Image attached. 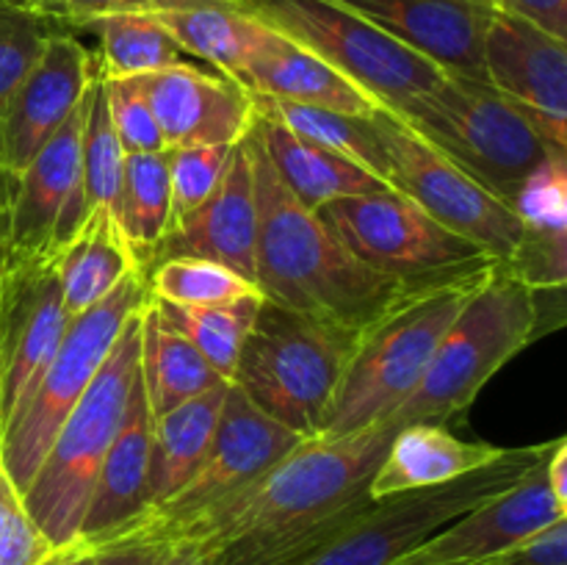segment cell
I'll return each instance as SVG.
<instances>
[{"label":"cell","mask_w":567,"mask_h":565,"mask_svg":"<svg viewBox=\"0 0 567 565\" xmlns=\"http://www.w3.org/2000/svg\"><path fill=\"white\" fill-rule=\"evenodd\" d=\"M393 432L385 421L305 438L269 474L181 526L164 546L194 543L214 565H305L374 502L371 476Z\"/></svg>","instance_id":"6da1fadb"},{"label":"cell","mask_w":567,"mask_h":565,"mask_svg":"<svg viewBox=\"0 0 567 565\" xmlns=\"http://www.w3.org/2000/svg\"><path fill=\"white\" fill-rule=\"evenodd\" d=\"M252 158L258 242L255 286L264 299L297 314L363 327L404 286L360 264L319 216L280 181L258 136L247 133Z\"/></svg>","instance_id":"7a4b0ae2"},{"label":"cell","mask_w":567,"mask_h":565,"mask_svg":"<svg viewBox=\"0 0 567 565\" xmlns=\"http://www.w3.org/2000/svg\"><path fill=\"white\" fill-rule=\"evenodd\" d=\"M498 260H480L432 280L404 286L360 330L338 386L324 435H349L385 424L419 388L443 336Z\"/></svg>","instance_id":"3957f363"},{"label":"cell","mask_w":567,"mask_h":565,"mask_svg":"<svg viewBox=\"0 0 567 565\" xmlns=\"http://www.w3.org/2000/svg\"><path fill=\"white\" fill-rule=\"evenodd\" d=\"M360 330L363 327L316 319L264 299L233 382L255 408L299 438L324 435Z\"/></svg>","instance_id":"277c9868"},{"label":"cell","mask_w":567,"mask_h":565,"mask_svg":"<svg viewBox=\"0 0 567 565\" xmlns=\"http://www.w3.org/2000/svg\"><path fill=\"white\" fill-rule=\"evenodd\" d=\"M543 332L537 291L507 266L496 264L485 286L449 327L419 388L388 421L396 430L408 424H449Z\"/></svg>","instance_id":"5b68a950"},{"label":"cell","mask_w":567,"mask_h":565,"mask_svg":"<svg viewBox=\"0 0 567 565\" xmlns=\"http://www.w3.org/2000/svg\"><path fill=\"white\" fill-rule=\"evenodd\" d=\"M142 308L127 316L94 382L59 427L31 485L22 491L28 513L55 548L78 541L97 471L125 421L138 380Z\"/></svg>","instance_id":"8992f818"},{"label":"cell","mask_w":567,"mask_h":565,"mask_svg":"<svg viewBox=\"0 0 567 565\" xmlns=\"http://www.w3.org/2000/svg\"><path fill=\"white\" fill-rule=\"evenodd\" d=\"M393 114L504 205L543 158L567 153L551 147L535 122L482 78L446 75Z\"/></svg>","instance_id":"52a82bcc"},{"label":"cell","mask_w":567,"mask_h":565,"mask_svg":"<svg viewBox=\"0 0 567 565\" xmlns=\"http://www.w3.org/2000/svg\"><path fill=\"white\" fill-rule=\"evenodd\" d=\"M554 446H557V438L546 443H532V446H504V452L493 463L460 480L374 499L305 565L402 563L443 526L524 480L535 465H540L551 454Z\"/></svg>","instance_id":"ba28073f"},{"label":"cell","mask_w":567,"mask_h":565,"mask_svg":"<svg viewBox=\"0 0 567 565\" xmlns=\"http://www.w3.org/2000/svg\"><path fill=\"white\" fill-rule=\"evenodd\" d=\"M280 37L319 55L382 109L399 111L441 86L446 72L336 0H233Z\"/></svg>","instance_id":"9c48e42d"},{"label":"cell","mask_w":567,"mask_h":565,"mask_svg":"<svg viewBox=\"0 0 567 565\" xmlns=\"http://www.w3.org/2000/svg\"><path fill=\"white\" fill-rule=\"evenodd\" d=\"M147 297L144 271H131L103 302L70 321L33 391L0 430V465L20 493L31 485L59 427L94 382L127 316L142 308Z\"/></svg>","instance_id":"30bf717a"},{"label":"cell","mask_w":567,"mask_h":565,"mask_svg":"<svg viewBox=\"0 0 567 565\" xmlns=\"http://www.w3.org/2000/svg\"><path fill=\"white\" fill-rule=\"evenodd\" d=\"M371 122L385 155L388 188L413 199L437 225L476 244L498 264L509 260L526 233L509 205L465 175L393 111L377 109Z\"/></svg>","instance_id":"8fae6325"},{"label":"cell","mask_w":567,"mask_h":565,"mask_svg":"<svg viewBox=\"0 0 567 565\" xmlns=\"http://www.w3.org/2000/svg\"><path fill=\"white\" fill-rule=\"evenodd\" d=\"M299 441H305V438L269 419L264 410L249 402L247 393L236 382H230L214 441H210L197 471L188 476L186 485L169 502L155 507L153 513L144 515L142 521H136L131 530L122 532L111 543L164 546L181 526L192 524L208 510L230 502L233 496L247 491L260 476L269 474ZM111 543H105V546H111Z\"/></svg>","instance_id":"7c38bea8"},{"label":"cell","mask_w":567,"mask_h":565,"mask_svg":"<svg viewBox=\"0 0 567 565\" xmlns=\"http://www.w3.org/2000/svg\"><path fill=\"white\" fill-rule=\"evenodd\" d=\"M319 216L360 264L396 286H413L493 260L393 188L336 199L319 208Z\"/></svg>","instance_id":"4fadbf2b"},{"label":"cell","mask_w":567,"mask_h":565,"mask_svg":"<svg viewBox=\"0 0 567 565\" xmlns=\"http://www.w3.org/2000/svg\"><path fill=\"white\" fill-rule=\"evenodd\" d=\"M86 97L17 175H0V260H59L86 219L81 133Z\"/></svg>","instance_id":"5bb4252c"},{"label":"cell","mask_w":567,"mask_h":565,"mask_svg":"<svg viewBox=\"0 0 567 565\" xmlns=\"http://www.w3.org/2000/svg\"><path fill=\"white\" fill-rule=\"evenodd\" d=\"M70 321L55 260H0V430L33 391Z\"/></svg>","instance_id":"9a60e30c"},{"label":"cell","mask_w":567,"mask_h":565,"mask_svg":"<svg viewBox=\"0 0 567 565\" xmlns=\"http://www.w3.org/2000/svg\"><path fill=\"white\" fill-rule=\"evenodd\" d=\"M482 75L518 105L551 147L567 150V44L493 9L482 39Z\"/></svg>","instance_id":"2e32d148"},{"label":"cell","mask_w":567,"mask_h":565,"mask_svg":"<svg viewBox=\"0 0 567 565\" xmlns=\"http://www.w3.org/2000/svg\"><path fill=\"white\" fill-rule=\"evenodd\" d=\"M94 78L92 50L72 31L53 33L42 59L0 114V175L11 177L31 164L83 103Z\"/></svg>","instance_id":"e0dca14e"},{"label":"cell","mask_w":567,"mask_h":565,"mask_svg":"<svg viewBox=\"0 0 567 565\" xmlns=\"http://www.w3.org/2000/svg\"><path fill=\"white\" fill-rule=\"evenodd\" d=\"M138 86L147 94L164 150L194 144L233 147L252 131V94L214 70L177 64L138 78Z\"/></svg>","instance_id":"ac0fdd59"},{"label":"cell","mask_w":567,"mask_h":565,"mask_svg":"<svg viewBox=\"0 0 567 565\" xmlns=\"http://www.w3.org/2000/svg\"><path fill=\"white\" fill-rule=\"evenodd\" d=\"M546 460L491 502L443 526L396 565L482 563L526 541L543 526L567 518V507L548 485Z\"/></svg>","instance_id":"d6986e66"},{"label":"cell","mask_w":567,"mask_h":565,"mask_svg":"<svg viewBox=\"0 0 567 565\" xmlns=\"http://www.w3.org/2000/svg\"><path fill=\"white\" fill-rule=\"evenodd\" d=\"M415 50L446 75L482 78V39L493 6L482 0H336Z\"/></svg>","instance_id":"ffe728a7"},{"label":"cell","mask_w":567,"mask_h":565,"mask_svg":"<svg viewBox=\"0 0 567 565\" xmlns=\"http://www.w3.org/2000/svg\"><path fill=\"white\" fill-rule=\"evenodd\" d=\"M255 242H258V205H255L252 158L244 138L233 147L225 175L214 194L197 210L169 227L155 260H216L255 282Z\"/></svg>","instance_id":"44dd1931"},{"label":"cell","mask_w":567,"mask_h":565,"mask_svg":"<svg viewBox=\"0 0 567 565\" xmlns=\"http://www.w3.org/2000/svg\"><path fill=\"white\" fill-rule=\"evenodd\" d=\"M150 460H153V413L142 380H136L125 421L94 480L78 541L86 543L89 548H100L147 515Z\"/></svg>","instance_id":"7402d4cb"},{"label":"cell","mask_w":567,"mask_h":565,"mask_svg":"<svg viewBox=\"0 0 567 565\" xmlns=\"http://www.w3.org/2000/svg\"><path fill=\"white\" fill-rule=\"evenodd\" d=\"M238 86L252 97L282 100V103L310 105V109L341 111L352 116H371L382 109L374 97L332 70L330 64L299 48L291 39L271 31V39L258 59L238 75Z\"/></svg>","instance_id":"603a6c76"},{"label":"cell","mask_w":567,"mask_h":565,"mask_svg":"<svg viewBox=\"0 0 567 565\" xmlns=\"http://www.w3.org/2000/svg\"><path fill=\"white\" fill-rule=\"evenodd\" d=\"M504 446L463 441L446 424H408L393 432L385 458L371 476V499L460 480L498 458Z\"/></svg>","instance_id":"cb8c5ba5"},{"label":"cell","mask_w":567,"mask_h":565,"mask_svg":"<svg viewBox=\"0 0 567 565\" xmlns=\"http://www.w3.org/2000/svg\"><path fill=\"white\" fill-rule=\"evenodd\" d=\"M252 133L258 136L264 153L269 155L280 181L310 210L324 208L327 203H336V199L360 197V194H374L388 188L385 181L365 172L363 166L308 142L282 122L258 114V111H255Z\"/></svg>","instance_id":"d4e9b609"},{"label":"cell","mask_w":567,"mask_h":565,"mask_svg":"<svg viewBox=\"0 0 567 565\" xmlns=\"http://www.w3.org/2000/svg\"><path fill=\"white\" fill-rule=\"evenodd\" d=\"M153 17L169 31L188 59L203 61L205 66L230 81H238V75L258 59L271 39V28L238 9L233 0Z\"/></svg>","instance_id":"484cf974"},{"label":"cell","mask_w":567,"mask_h":565,"mask_svg":"<svg viewBox=\"0 0 567 565\" xmlns=\"http://www.w3.org/2000/svg\"><path fill=\"white\" fill-rule=\"evenodd\" d=\"M138 380H142L153 419H161L177 404L225 382L216 374L214 366L199 355V349L158 314L150 297L142 308Z\"/></svg>","instance_id":"4316f807"},{"label":"cell","mask_w":567,"mask_h":565,"mask_svg":"<svg viewBox=\"0 0 567 565\" xmlns=\"http://www.w3.org/2000/svg\"><path fill=\"white\" fill-rule=\"evenodd\" d=\"M61 297L70 319L103 302L131 271H142L131 247L116 227L114 214H86L81 230L61 249L55 260Z\"/></svg>","instance_id":"83f0119b"},{"label":"cell","mask_w":567,"mask_h":565,"mask_svg":"<svg viewBox=\"0 0 567 565\" xmlns=\"http://www.w3.org/2000/svg\"><path fill=\"white\" fill-rule=\"evenodd\" d=\"M230 382L208 388L199 397L177 404L175 410L153 419V460H150V510L169 502L197 471L214 441L221 404Z\"/></svg>","instance_id":"f1b7e54d"},{"label":"cell","mask_w":567,"mask_h":565,"mask_svg":"<svg viewBox=\"0 0 567 565\" xmlns=\"http://www.w3.org/2000/svg\"><path fill=\"white\" fill-rule=\"evenodd\" d=\"M114 222L142 271L155 264L169 233V158L164 153H131L122 166Z\"/></svg>","instance_id":"f546056e"},{"label":"cell","mask_w":567,"mask_h":565,"mask_svg":"<svg viewBox=\"0 0 567 565\" xmlns=\"http://www.w3.org/2000/svg\"><path fill=\"white\" fill-rule=\"evenodd\" d=\"M81 31L97 37L94 72L100 81H127L177 64H194L153 14H111L86 22Z\"/></svg>","instance_id":"4dcf8cb0"},{"label":"cell","mask_w":567,"mask_h":565,"mask_svg":"<svg viewBox=\"0 0 567 565\" xmlns=\"http://www.w3.org/2000/svg\"><path fill=\"white\" fill-rule=\"evenodd\" d=\"M258 114L271 116L299 133L308 142L363 166L374 177L385 181V155H382L380 138H377L374 122L371 116H352L341 111L310 109V105L282 103V100L252 97Z\"/></svg>","instance_id":"1f68e13d"},{"label":"cell","mask_w":567,"mask_h":565,"mask_svg":"<svg viewBox=\"0 0 567 565\" xmlns=\"http://www.w3.org/2000/svg\"><path fill=\"white\" fill-rule=\"evenodd\" d=\"M153 302L158 314L199 349V355L214 366L216 374L225 382H233L238 355L258 319L264 294H252V297H244L230 305H216V308H181V305H166L158 299Z\"/></svg>","instance_id":"d6a6232c"},{"label":"cell","mask_w":567,"mask_h":565,"mask_svg":"<svg viewBox=\"0 0 567 565\" xmlns=\"http://www.w3.org/2000/svg\"><path fill=\"white\" fill-rule=\"evenodd\" d=\"M144 277L150 297L181 308H216L260 294L258 286L236 269L205 258L155 260Z\"/></svg>","instance_id":"836d02e7"},{"label":"cell","mask_w":567,"mask_h":565,"mask_svg":"<svg viewBox=\"0 0 567 565\" xmlns=\"http://www.w3.org/2000/svg\"><path fill=\"white\" fill-rule=\"evenodd\" d=\"M122 166H125V150H122L120 136H116L114 122H111L109 92H105V83L94 78L86 92L81 133V172L86 214H94V210L114 214V203L122 183Z\"/></svg>","instance_id":"e575fe53"},{"label":"cell","mask_w":567,"mask_h":565,"mask_svg":"<svg viewBox=\"0 0 567 565\" xmlns=\"http://www.w3.org/2000/svg\"><path fill=\"white\" fill-rule=\"evenodd\" d=\"M61 28L33 6L0 3V114Z\"/></svg>","instance_id":"d590c367"},{"label":"cell","mask_w":567,"mask_h":565,"mask_svg":"<svg viewBox=\"0 0 567 565\" xmlns=\"http://www.w3.org/2000/svg\"><path fill=\"white\" fill-rule=\"evenodd\" d=\"M236 147V144H233ZM233 147L227 144H194L166 150L169 158V227L197 210L219 186Z\"/></svg>","instance_id":"8d00e7d4"},{"label":"cell","mask_w":567,"mask_h":565,"mask_svg":"<svg viewBox=\"0 0 567 565\" xmlns=\"http://www.w3.org/2000/svg\"><path fill=\"white\" fill-rule=\"evenodd\" d=\"M509 210L526 230H567V153L543 158L524 177Z\"/></svg>","instance_id":"74e56055"},{"label":"cell","mask_w":567,"mask_h":565,"mask_svg":"<svg viewBox=\"0 0 567 565\" xmlns=\"http://www.w3.org/2000/svg\"><path fill=\"white\" fill-rule=\"evenodd\" d=\"M55 552L0 465V565H42Z\"/></svg>","instance_id":"f35d334b"},{"label":"cell","mask_w":567,"mask_h":565,"mask_svg":"<svg viewBox=\"0 0 567 565\" xmlns=\"http://www.w3.org/2000/svg\"><path fill=\"white\" fill-rule=\"evenodd\" d=\"M109 92V111L114 131L120 136L125 155L131 153H164L158 122L147 103V94L138 86V78L127 81H103Z\"/></svg>","instance_id":"ab89813d"},{"label":"cell","mask_w":567,"mask_h":565,"mask_svg":"<svg viewBox=\"0 0 567 565\" xmlns=\"http://www.w3.org/2000/svg\"><path fill=\"white\" fill-rule=\"evenodd\" d=\"M504 266L515 277H520L532 291L565 288L567 230H526Z\"/></svg>","instance_id":"60d3db41"},{"label":"cell","mask_w":567,"mask_h":565,"mask_svg":"<svg viewBox=\"0 0 567 565\" xmlns=\"http://www.w3.org/2000/svg\"><path fill=\"white\" fill-rule=\"evenodd\" d=\"M230 3V0H33V9L53 17L61 28L78 33L86 22L111 14H164L192 6Z\"/></svg>","instance_id":"b9f144b4"},{"label":"cell","mask_w":567,"mask_h":565,"mask_svg":"<svg viewBox=\"0 0 567 565\" xmlns=\"http://www.w3.org/2000/svg\"><path fill=\"white\" fill-rule=\"evenodd\" d=\"M485 565H567V518L554 521L543 526L526 541L515 543L507 552L496 554L491 559H482Z\"/></svg>","instance_id":"7bdbcfd3"},{"label":"cell","mask_w":567,"mask_h":565,"mask_svg":"<svg viewBox=\"0 0 567 565\" xmlns=\"http://www.w3.org/2000/svg\"><path fill=\"white\" fill-rule=\"evenodd\" d=\"M496 11L532 22L540 31L567 39V0H491Z\"/></svg>","instance_id":"ee69618b"},{"label":"cell","mask_w":567,"mask_h":565,"mask_svg":"<svg viewBox=\"0 0 567 565\" xmlns=\"http://www.w3.org/2000/svg\"><path fill=\"white\" fill-rule=\"evenodd\" d=\"M166 546L155 543H111L94 548L83 565H153Z\"/></svg>","instance_id":"f6af8a7d"},{"label":"cell","mask_w":567,"mask_h":565,"mask_svg":"<svg viewBox=\"0 0 567 565\" xmlns=\"http://www.w3.org/2000/svg\"><path fill=\"white\" fill-rule=\"evenodd\" d=\"M546 476L554 496L567 507V438H557V446L551 449L546 460Z\"/></svg>","instance_id":"bcb514c9"},{"label":"cell","mask_w":567,"mask_h":565,"mask_svg":"<svg viewBox=\"0 0 567 565\" xmlns=\"http://www.w3.org/2000/svg\"><path fill=\"white\" fill-rule=\"evenodd\" d=\"M153 565H214L208 552H203L194 543H172L161 552V557Z\"/></svg>","instance_id":"7dc6e473"},{"label":"cell","mask_w":567,"mask_h":565,"mask_svg":"<svg viewBox=\"0 0 567 565\" xmlns=\"http://www.w3.org/2000/svg\"><path fill=\"white\" fill-rule=\"evenodd\" d=\"M92 552L94 548H89L86 543L75 541V543H70V546L55 548V552L50 554L42 565H83L89 557H92Z\"/></svg>","instance_id":"c3c4849f"},{"label":"cell","mask_w":567,"mask_h":565,"mask_svg":"<svg viewBox=\"0 0 567 565\" xmlns=\"http://www.w3.org/2000/svg\"><path fill=\"white\" fill-rule=\"evenodd\" d=\"M0 3H14V6H33V0H0Z\"/></svg>","instance_id":"681fc988"},{"label":"cell","mask_w":567,"mask_h":565,"mask_svg":"<svg viewBox=\"0 0 567 565\" xmlns=\"http://www.w3.org/2000/svg\"><path fill=\"white\" fill-rule=\"evenodd\" d=\"M454 565H485V563H454Z\"/></svg>","instance_id":"f907efd6"},{"label":"cell","mask_w":567,"mask_h":565,"mask_svg":"<svg viewBox=\"0 0 567 565\" xmlns=\"http://www.w3.org/2000/svg\"><path fill=\"white\" fill-rule=\"evenodd\" d=\"M482 3H487V6H491V0H482Z\"/></svg>","instance_id":"816d5d0a"}]
</instances>
